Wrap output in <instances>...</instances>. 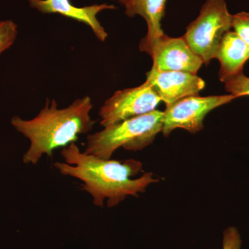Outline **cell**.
Returning a JSON list of instances; mask_svg holds the SVG:
<instances>
[{
  "mask_svg": "<svg viewBox=\"0 0 249 249\" xmlns=\"http://www.w3.org/2000/svg\"><path fill=\"white\" fill-rule=\"evenodd\" d=\"M60 155L65 162H55V168L63 176L80 180L81 189L91 196L98 207H103L105 200L107 207H115L127 196H138L150 184L160 181L152 173L132 178L142 171L139 160H103L82 152L75 142L62 148Z\"/></svg>",
  "mask_w": 249,
  "mask_h": 249,
  "instance_id": "6da1fadb",
  "label": "cell"
},
{
  "mask_svg": "<svg viewBox=\"0 0 249 249\" xmlns=\"http://www.w3.org/2000/svg\"><path fill=\"white\" fill-rule=\"evenodd\" d=\"M93 107L89 96L75 100L63 109H58L55 99L50 102L47 98L45 107L31 120L14 116L11 124L30 141L23 162L36 165L43 155L52 158L54 150L69 146L81 134L91 132L96 124L90 116Z\"/></svg>",
  "mask_w": 249,
  "mask_h": 249,
  "instance_id": "7a4b0ae2",
  "label": "cell"
},
{
  "mask_svg": "<svg viewBox=\"0 0 249 249\" xmlns=\"http://www.w3.org/2000/svg\"><path fill=\"white\" fill-rule=\"evenodd\" d=\"M164 111L155 110L110 124L87 137L84 152L103 160H110L120 147L137 152L151 145L162 132Z\"/></svg>",
  "mask_w": 249,
  "mask_h": 249,
  "instance_id": "3957f363",
  "label": "cell"
},
{
  "mask_svg": "<svg viewBox=\"0 0 249 249\" xmlns=\"http://www.w3.org/2000/svg\"><path fill=\"white\" fill-rule=\"evenodd\" d=\"M232 18L225 0H206L199 16L186 28L183 38L206 66L215 58L223 36L231 31Z\"/></svg>",
  "mask_w": 249,
  "mask_h": 249,
  "instance_id": "277c9868",
  "label": "cell"
},
{
  "mask_svg": "<svg viewBox=\"0 0 249 249\" xmlns=\"http://www.w3.org/2000/svg\"><path fill=\"white\" fill-rule=\"evenodd\" d=\"M237 98L232 94L222 96H188L178 100L164 111L162 133L166 137L175 129H186L196 134L204 128L206 116L214 109L231 102Z\"/></svg>",
  "mask_w": 249,
  "mask_h": 249,
  "instance_id": "5b68a950",
  "label": "cell"
},
{
  "mask_svg": "<svg viewBox=\"0 0 249 249\" xmlns=\"http://www.w3.org/2000/svg\"><path fill=\"white\" fill-rule=\"evenodd\" d=\"M160 101V96L147 81L137 88L119 90L100 109L101 124L106 127L151 112Z\"/></svg>",
  "mask_w": 249,
  "mask_h": 249,
  "instance_id": "8992f818",
  "label": "cell"
},
{
  "mask_svg": "<svg viewBox=\"0 0 249 249\" xmlns=\"http://www.w3.org/2000/svg\"><path fill=\"white\" fill-rule=\"evenodd\" d=\"M145 53L152 57V69L157 71H183L196 74L204 64L183 37H170L163 34Z\"/></svg>",
  "mask_w": 249,
  "mask_h": 249,
  "instance_id": "52a82bcc",
  "label": "cell"
},
{
  "mask_svg": "<svg viewBox=\"0 0 249 249\" xmlns=\"http://www.w3.org/2000/svg\"><path fill=\"white\" fill-rule=\"evenodd\" d=\"M146 81L152 85L165 106L188 96L199 95L206 83L194 73L183 71H160L151 69Z\"/></svg>",
  "mask_w": 249,
  "mask_h": 249,
  "instance_id": "ba28073f",
  "label": "cell"
},
{
  "mask_svg": "<svg viewBox=\"0 0 249 249\" xmlns=\"http://www.w3.org/2000/svg\"><path fill=\"white\" fill-rule=\"evenodd\" d=\"M31 7L42 14H58L71 18L77 22L89 26L98 40L104 42L108 34L97 19V15L105 10L117 9L114 5L108 4H93L84 7H77L70 0H28Z\"/></svg>",
  "mask_w": 249,
  "mask_h": 249,
  "instance_id": "9c48e42d",
  "label": "cell"
},
{
  "mask_svg": "<svg viewBox=\"0 0 249 249\" xmlns=\"http://www.w3.org/2000/svg\"><path fill=\"white\" fill-rule=\"evenodd\" d=\"M124 5L128 17L142 16L147 23V35L139 44L141 52H146L154 42L164 34L161 21L164 17L167 0H118Z\"/></svg>",
  "mask_w": 249,
  "mask_h": 249,
  "instance_id": "30bf717a",
  "label": "cell"
},
{
  "mask_svg": "<svg viewBox=\"0 0 249 249\" xmlns=\"http://www.w3.org/2000/svg\"><path fill=\"white\" fill-rule=\"evenodd\" d=\"M215 58L220 62L219 80L225 83L243 73L244 66L249 60V47L235 31H228L223 36Z\"/></svg>",
  "mask_w": 249,
  "mask_h": 249,
  "instance_id": "8fae6325",
  "label": "cell"
},
{
  "mask_svg": "<svg viewBox=\"0 0 249 249\" xmlns=\"http://www.w3.org/2000/svg\"><path fill=\"white\" fill-rule=\"evenodd\" d=\"M18 34V25L14 21L0 22V55L14 45Z\"/></svg>",
  "mask_w": 249,
  "mask_h": 249,
  "instance_id": "7c38bea8",
  "label": "cell"
},
{
  "mask_svg": "<svg viewBox=\"0 0 249 249\" xmlns=\"http://www.w3.org/2000/svg\"><path fill=\"white\" fill-rule=\"evenodd\" d=\"M225 89L237 98L249 96V77L240 73L225 83Z\"/></svg>",
  "mask_w": 249,
  "mask_h": 249,
  "instance_id": "4fadbf2b",
  "label": "cell"
},
{
  "mask_svg": "<svg viewBox=\"0 0 249 249\" xmlns=\"http://www.w3.org/2000/svg\"><path fill=\"white\" fill-rule=\"evenodd\" d=\"M232 28L249 47V13L240 12L232 15Z\"/></svg>",
  "mask_w": 249,
  "mask_h": 249,
  "instance_id": "5bb4252c",
  "label": "cell"
},
{
  "mask_svg": "<svg viewBox=\"0 0 249 249\" xmlns=\"http://www.w3.org/2000/svg\"><path fill=\"white\" fill-rule=\"evenodd\" d=\"M222 249H241L242 240L235 227L228 228L223 233Z\"/></svg>",
  "mask_w": 249,
  "mask_h": 249,
  "instance_id": "9a60e30c",
  "label": "cell"
}]
</instances>
